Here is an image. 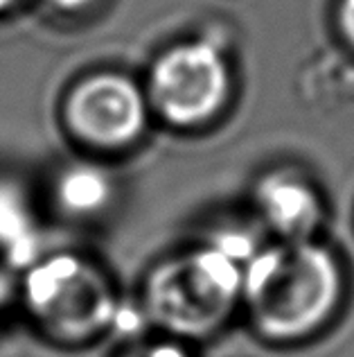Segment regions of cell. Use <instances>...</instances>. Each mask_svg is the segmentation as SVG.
I'll return each mask as SVG.
<instances>
[{
	"mask_svg": "<svg viewBox=\"0 0 354 357\" xmlns=\"http://www.w3.org/2000/svg\"><path fill=\"white\" fill-rule=\"evenodd\" d=\"M241 292L266 335L300 337L323 324L337 305L341 271L328 249L287 240L248 260Z\"/></svg>",
	"mask_w": 354,
	"mask_h": 357,
	"instance_id": "obj_1",
	"label": "cell"
},
{
	"mask_svg": "<svg viewBox=\"0 0 354 357\" xmlns=\"http://www.w3.org/2000/svg\"><path fill=\"white\" fill-rule=\"evenodd\" d=\"M241 287L239 260L212 244L158 267L147 285V305L170 331L203 335L228 317Z\"/></svg>",
	"mask_w": 354,
	"mask_h": 357,
	"instance_id": "obj_2",
	"label": "cell"
},
{
	"mask_svg": "<svg viewBox=\"0 0 354 357\" xmlns=\"http://www.w3.org/2000/svg\"><path fill=\"white\" fill-rule=\"evenodd\" d=\"M25 298L45 328L72 340L92 335L118 314L102 271L66 253L39 262L27 274Z\"/></svg>",
	"mask_w": 354,
	"mask_h": 357,
	"instance_id": "obj_3",
	"label": "cell"
},
{
	"mask_svg": "<svg viewBox=\"0 0 354 357\" xmlns=\"http://www.w3.org/2000/svg\"><path fill=\"white\" fill-rule=\"evenodd\" d=\"M230 75L223 54L208 41L181 43L156 61L149 91L174 125H197L217 114L228 98Z\"/></svg>",
	"mask_w": 354,
	"mask_h": 357,
	"instance_id": "obj_4",
	"label": "cell"
},
{
	"mask_svg": "<svg viewBox=\"0 0 354 357\" xmlns=\"http://www.w3.org/2000/svg\"><path fill=\"white\" fill-rule=\"evenodd\" d=\"M145 116L140 89L115 73L83 79L66 105V118L74 134L99 147L131 143L145 127Z\"/></svg>",
	"mask_w": 354,
	"mask_h": 357,
	"instance_id": "obj_5",
	"label": "cell"
},
{
	"mask_svg": "<svg viewBox=\"0 0 354 357\" xmlns=\"http://www.w3.org/2000/svg\"><path fill=\"white\" fill-rule=\"evenodd\" d=\"M264 222L287 240H307L321 222V202L300 176L277 172L257 188Z\"/></svg>",
	"mask_w": 354,
	"mask_h": 357,
	"instance_id": "obj_6",
	"label": "cell"
},
{
	"mask_svg": "<svg viewBox=\"0 0 354 357\" xmlns=\"http://www.w3.org/2000/svg\"><path fill=\"white\" fill-rule=\"evenodd\" d=\"M57 199L72 215H92L108 204L111 181L95 165H72L59 176Z\"/></svg>",
	"mask_w": 354,
	"mask_h": 357,
	"instance_id": "obj_7",
	"label": "cell"
},
{
	"mask_svg": "<svg viewBox=\"0 0 354 357\" xmlns=\"http://www.w3.org/2000/svg\"><path fill=\"white\" fill-rule=\"evenodd\" d=\"M34 222L21 192L0 185V249L16 260L34 253Z\"/></svg>",
	"mask_w": 354,
	"mask_h": 357,
	"instance_id": "obj_8",
	"label": "cell"
},
{
	"mask_svg": "<svg viewBox=\"0 0 354 357\" xmlns=\"http://www.w3.org/2000/svg\"><path fill=\"white\" fill-rule=\"evenodd\" d=\"M127 357H188V353L174 344H149L138 351H131Z\"/></svg>",
	"mask_w": 354,
	"mask_h": 357,
	"instance_id": "obj_9",
	"label": "cell"
},
{
	"mask_svg": "<svg viewBox=\"0 0 354 357\" xmlns=\"http://www.w3.org/2000/svg\"><path fill=\"white\" fill-rule=\"evenodd\" d=\"M341 25L348 39L354 43V0H343L341 3Z\"/></svg>",
	"mask_w": 354,
	"mask_h": 357,
	"instance_id": "obj_10",
	"label": "cell"
},
{
	"mask_svg": "<svg viewBox=\"0 0 354 357\" xmlns=\"http://www.w3.org/2000/svg\"><path fill=\"white\" fill-rule=\"evenodd\" d=\"M54 7H61V9H81L86 7L92 0H50Z\"/></svg>",
	"mask_w": 354,
	"mask_h": 357,
	"instance_id": "obj_11",
	"label": "cell"
},
{
	"mask_svg": "<svg viewBox=\"0 0 354 357\" xmlns=\"http://www.w3.org/2000/svg\"><path fill=\"white\" fill-rule=\"evenodd\" d=\"M16 3V0H0V12H3V9H7V7H12Z\"/></svg>",
	"mask_w": 354,
	"mask_h": 357,
	"instance_id": "obj_12",
	"label": "cell"
}]
</instances>
